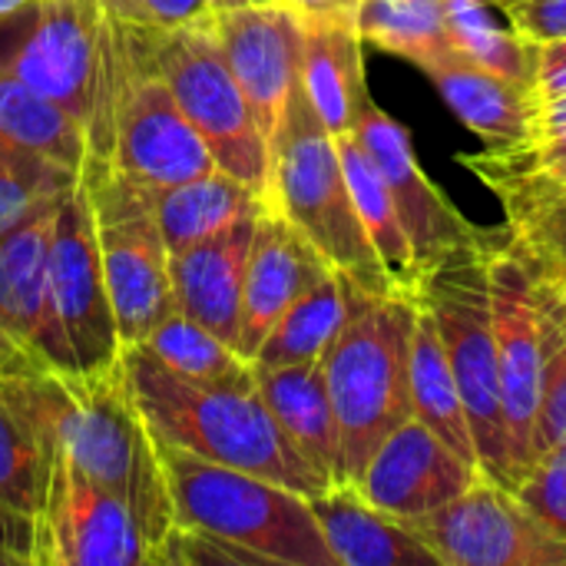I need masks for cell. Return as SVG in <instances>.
<instances>
[{"label": "cell", "instance_id": "1", "mask_svg": "<svg viewBox=\"0 0 566 566\" xmlns=\"http://www.w3.org/2000/svg\"><path fill=\"white\" fill-rule=\"evenodd\" d=\"M0 395L27 418L43 448H60L83 474L129 504L153 551L176 527L159 444L139 415L123 361L99 375L30 368L0 378Z\"/></svg>", "mask_w": 566, "mask_h": 566}, {"label": "cell", "instance_id": "2", "mask_svg": "<svg viewBox=\"0 0 566 566\" xmlns=\"http://www.w3.org/2000/svg\"><path fill=\"white\" fill-rule=\"evenodd\" d=\"M123 368L156 444L269 478L305 497L332 488L275 421L259 385L232 388L192 381L156 361L139 345L123 352Z\"/></svg>", "mask_w": 566, "mask_h": 566}, {"label": "cell", "instance_id": "3", "mask_svg": "<svg viewBox=\"0 0 566 566\" xmlns=\"http://www.w3.org/2000/svg\"><path fill=\"white\" fill-rule=\"evenodd\" d=\"M90 159H103L149 192L206 176L216 166L199 129L153 66L143 33L109 17L103 90L90 126Z\"/></svg>", "mask_w": 566, "mask_h": 566}, {"label": "cell", "instance_id": "4", "mask_svg": "<svg viewBox=\"0 0 566 566\" xmlns=\"http://www.w3.org/2000/svg\"><path fill=\"white\" fill-rule=\"evenodd\" d=\"M269 202L355 289L375 298L398 295L358 216L338 143L315 113L302 76L269 143Z\"/></svg>", "mask_w": 566, "mask_h": 566}, {"label": "cell", "instance_id": "5", "mask_svg": "<svg viewBox=\"0 0 566 566\" xmlns=\"http://www.w3.org/2000/svg\"><path fill=\"white\" fill-rule=\"evenodd\" d=\"M418 322L415 298H375L352 285L342 332L325 348V381L342 428L345 478L355 484L371 454L415 418L411 401V338Z\"/></svg>", "mask_w": 566, "mask_h": 566}, {"label": "cell", "instance_id": "6", "mask_svg": "<svg viewBox=\"0 0 566 566\" xmlns=\"http://www.w3.org/2000/svg\"><path fill=\"white\" fill-rule=\"evenodd\" d=\"M176 524L216 534L269 566H338L305 494L159 444Z\"/></svg>", "mask_w": 566, "mask_h": 566}, {"label": "cell", "instance_id": "7", "mask_svg": "<svg viewBox=\"0 0 566 566\" xmlns=\"http://www.w3.org/2000/svg\"><path fill=\"white\" fill-rule=\"evenodd\" d=\"M488 232L481 245L464 249L441 262L421 289V298L441 332L474 451L478 468L494 484L517 491V471L511 454V434L504 421V395H501V365H497V338L491 315V279H488Z\"/></svg>", "mask_w": 566, "mask_h": 566}, {"label": "cell", "instance_id": "8", "mask_svg": "<svg viewBox=\"0 0 566 566\" xmlns=\"http://www.w3.org/2000/svg\"><path fill=\"white\" fill-rule=\"evenodd\" d=\"M123 352L90 192L76 182L56 206L46 252L43 355L50 368L99 375L116 368Z\"/></svg>", "mask_w": 566, "mask_h": 566}, {"label": "cell", "instance_id": "9", "mask_svg": "<svg viewBox=\"0 0 566 566\" xmlns=\"http://www.w3.org/2000/svg\"><path fill=\"white\" fill-rule=\"evenodd\" d=\"M139 30V27H136ZM153 66L206 139L216 166L269 196V139L222 53L216 20L179 30H139Z\"/></svg>", "mask_w": 566, "mask_h": 566}, {"label": "cell", "instance_id": "10", "mask_svg": "<svg viewBox=\"0 0 566 566\" xmlns=\"http://www.w3.org/2000/svg\"><path fill=\"white\" fill-rule=\"evenodd\" d=\"M80 182L90 192L119 338L123 348H129L139 345L176 308L169 245L163 239L149 189L103 159H90Z\"/></svg>", "mask_w": 566, "mask_h": 566}, {"label": "cell", "instance_id": "11", "mask_svg": "<svg viewBox=\"0 0 566 566\" xmlns=\"http://www.w3.org/2000/svg\"><path fill=\"white\" fill-rule=\"evenodd\" d=\"M103 0H33L0 20V66L66 106L90 133L106 56Z\"/></svg>", "mask_w": 566, "mask_h": 566}, {"label": "cell", "instance_id": "12", "mask_svg": "<svg viewBox=\"0 0 566 566\" xmlns=\"http://www.w3.org/2000/svg\"><path fill=\"white\" fill-rule=\"evenodd\" d=\"M139 564H156V551L129 504L83 474L60 448H50L33 566Z\"/></svg>", "mask_w": 566, "mask_h": 566}, {"label": "cell", "instance_id": "13", "mask_svg": "<svg viewBox=\"0 0 566 566\" xmlns=\"http://www.w3.org/2000/svg\"><path fill=\"white\" fill-rule=\"evenodd\" d=\"M408 527L441 566H566V541L507 488L478 478L461 497Z\"/></svg>", "mask_w": 566, "mask_h": 566}, {"label": "cell", "instance_id": "14", "mask_svg": "<svg viewBox=\"0 0 566 566\" xmlns=\"http://www.w3.org/2000/svg\"><path fill=\"white\" fill-rule=\"evenodd\" d=\"M488 279H491V315L501 365L504 421L511 434V454L517 481L534 468V428L544 391V332L541 308L527 269L507 245V235L488 232ZM521 488V484H517Z\"/></svg>", "mask_w": 566, "mask_h": 566}, {"label": "cell", "instance_id": "15", "mask_svg": "<svg viewBox=\"0 0 566 566\" xmlns=\"http://www.w3.org/2000/svg\"><path fill=\"white\" fill-rule=\"evenodd\" d=\"M355 136L361 139L365 153L388 182V192L398 206L401 226L411 239L424 279L451 255L481 245L484 232L474 229L424 176L411 146V133L401 123H395L385 109H378L371 96L358 106Z\"/></svg>", "mask_w": 566, "mask_h": 566}, {"label": "cell", "instance_id": "16", "mask_svg": "<svg viewBox=\"0 0 566 566\" xmlns=\"http://www.w3.org/2000/svg\"><path fill=\"white\" fill-rule=\"evenodd\" d=\"M216 33L262 136L272 143L292 86L302 76L305 27L275 0L216 13Z\"/></svg>", "mask_w": 566, "mask_h": 566}, {"label": "cell", "instance_id": "17", "mask_svg": "<svg viewBox=\"0 0 566 566\" xmlns=\"http://www.w3.org/2000/svg\"><path fill=\"white\" fill-rule=\"evenodd\" d=\"M481 471L451 451L424 421L408 418L365 464L355 488L385 514L415 521L461 497Z\"/></svg>", "mask_w": 566, "mask_h": 566}, {"label": "cell", "instance_id": "18", "mask_svg": "<svg viewBox=\"0 0 566 566\" xmlns=\"http://www.w3.org/2000/svg\"><path fill=\"white\" fill-rule=\"evenodd\" d=\"M328 272L332 265L322 252L285 216L275 209L259 216L242 292L239 355L252 361L289 305Z\"/></svg>", "mask_w": 566, "mask_h": 566}, {"label": "cell", "instance_id": "19", "mask_svg": "<svg viewBox=\"0 0 566 566\" xmlns=\"http://www.w3.org/2000/svg\"><path fill=\"white\" fill-rule=\"evenodd\" d=\"M56 206L40 209L0 235V378L50 368L43 355L46 252Z\"/></svg>", "mask_w": 566, "mask_h": 566}, {"label": "cell", "instance_id": "20", "mask_svg": "<svg viewBox=\"0 0 566 566\" xmlns=\"http://www.w3.org/2000/svg\"><path fill=\"white\" fill-rule=\"evenodd\" d=\"M255 222L259 219L235 222L209 239L169 252L176 308L196 318L212 335H219L235 352H239L242 292H245V269L255 239Z\"/></svg>", "mask_w": 566, "mask_h": 566}, {"label": "cell", "instance_id": "21", "mask_svg": "<svg viewBox=\"0 0 566 566\" xmlns=\"http://www.w3.org/2000/svg\"><path fill=\"white\" fill-rule=\"evenodd\" d=\"M308 504L338 566H441L408 521L378 511L355 484H332Z\"/></svg>", "mask_w": 566, "mask_h": 566}, {"label": "cell", "instance_id": "22", "mask_svg": "<svg viewBox=\"0 0 566 566\" xmlns=\"http://www.w3.org/2000/svg\"><path fill=\"white\" fill-rule=\"evenodd\" d=\"M255 385L275 421L305 454V461L328 484H348L342 461V428L335 418L322 358L279 368H255Z\"/></svg>", "mask_w": 566, "mask_h": 566}, {"label": "cell", "instance_id": "23", "mask_svg": "<svg viewBox=\"0 0 566 566\" xmlns=\"http://www.w3.org/2000/svg\"><path fill=\"white\" fill-rule=\"evenodd\" d=\"M302 53V86L332 136L352 133L358 106L368 99L358 13L308 20Z\"/></svg>", "mask_w": 566, "mask_h": 566}, {"label": "cell", "instance_id": "24", "mask_svg": "<svg viewBox=\"0 0 566 566\" xmlns=\"http://www.w3.org/2000/svg\"><path fill=\"white\" fill-rule=\"evenodd\" d=\"M428 76L438 83L444 103L461 116V123L491 146H507L531 136V119L537 109L531 86L491 73L464 56L431 66Z\"/></svg>", "mask_w": 566, "mask_h": 566}, {"label": "cell", "instance_id": "25", "mask_svg": "<svg viewBox=\"0 0 566 566\" xmlns=\"http://www.w3.org/2000/svg\"><path fill=\"white\" fill-rule=\"evenodd\" d=\"M156 219L169 252H179L199 239H209L235 222L259 219L272 209L269 196L255 192L242 179L212 169L189 182L153 192Z\"/></svg>", "mask_w": 566, "mask_h": 566}, {"label": "cell", "instance_id": "26", "mask_svg": "<svg viewBox=\"0 0 566 566\" xmlns=\"http://www.w3.org/2000/svg\"><path fill=\"white\" fill-rule=\"evenodd\" d=\"M0 136L20 149L83 176L90 163V133L86 126L56 99L33 90L20 76L0 66Z\"/></svg>", "mask_w": 566, "mask_h": 566}, {"label": "cell", "instance_id": "27", "mask_svg": "<svg viewBox=\"0 0 566 566\" xmlns=\"http://www.w3.org/2000/svg\"><path fill=\"white\" fill-rule=\"evenodd\" d=\"M335 143H338V156H342V166H345L358 216H361V222H365V229H368V235H371V242H375V249L381 255V265H385L395 292L401 298L418 302L421 289H424V275L418 269L411 239H408V232L401 226L398 206H395V199L388 192V182L381 179L378 166L365 153L355 129L335 136Z\"/></svg>", "mask_w": 566, "mask_h": 566}, {"label": "cell", "instance_id": "28", "mask_svg": "<svg viewBox=\"0 0 566 566\" xmlns=\"http://www.w3.org/2000/svg\"><path fill=\"white\" fill-rule=\"evenodd\" d=\"M411 401H415V418L424 421L451 451H458L464 461L478 468L468 411H464L438 322L424 302H418V322H415V338H411Z\"/></svg>", "mask_w": 566, "mask_h": 566}, {"label": "cell", "instance_id": "29", "mask_svg": "<svg viewBox=\"0 0 566 566\" xmlns=\"http://www.w3.org/2000/svg\"><path fill=\"white\" fill-rule=\"evenodd\" d=\"M348 305H352V282L332 269L305 295H298L289 305V312L275 322V328L262 342L252 365L279 368V365H298V361L322 358L325 348L342 332V325L348 318Z\"/></svg>", "mask_w": 566, "mask_h": 566}, {"label": "cell", "instance_id": "30", "mask_svg": "<svg viewBox=\"0 0 566 566\" xmlns=\"http://www.w3.org/2000/svg\"><path fill=\"white\" fill-rule=\"evenodd\" d=\"M358 30L361 40L415 60L424 73L461 56L448 27V0H361Z\"/></svg>", "mask_w": 566, "mask_h": 566}, {"label": "cell", "instance_id": "31", "mask_svg": "<svg viewBox=\"0 0 566 566\" xmlns=\"http://www.w3.org/2000/svg\"><path fill=\"white\" fill-rule=\"evenodd\" d=\"M133 348V345H129ZM156 361L172 368L182 378L206 381V385H232V388H255V368L249 358H242L232 345H226L219 335L202 328L186 312L172 308L143 342Z\"/></svg>", "mask_w": 566, "mask_h": 566}, {"label": "cell", "instance_id": "32", "mask_svg": "<svg viewBox=\"0 0 566 566\" xmlns=\"http://www.w3.org/2000/svg\"><path fill=\"white\" fill-rule=\"evenodd\" d=\"M491 7V0H448V27L454 50L464 60L534 90L537 46L527 43L514 27H501Z\"/></svg>", "mask_w": 566, "mask_h": 566}, {"label": "cell", "instance_id": "33", "mask_svg": "<svg viewBox=\"0 0 566 566\" xmlns=\"http://www.w3.org/2000/svg\"><path fill=\"white\" fill-rule=\"evenodd\" d=\"M50 474V451L27 418L0 395V504L36 527Z\"/></svg>", "mask_w": 566, "mask_h": 566}, {"label": "cell", "instance_id": "34", "mask_svg": "<svg viewBox=\"0 0 566 566\" xmlns=\"http://www.w3.org/2000/svg\"><path fill=\"white\" fill-rule=\"evenodd\" d=\"M80 179L0 136V235L60 202Z\"/></svg>", "mask_w": 566, "mask_h": 566}, {"label": "cell", "instance_id": "35", "mask_svg": "<svg viewBox=\"0 0 566 566\" xmlns=\"http://www.w3.org/2000/svg\"><path fill=\"white\" fill-rule=\"evenodd\" d=\"M544 391L534 428V464L566 438V335H544Z\"/></svg>", "mask_w": 566, "mask_h": 566}, {"label": "cell", "instance_id": "36", "mask_svg": "<svg viewBox=\"0 0 566 566\" xmlns=\"http://www.w3.org/2000/svg\"><path fill=\"white\" fill-rule=\"evenodd\" d=\"M156 564L172 566H269L259 554L242 551L216 534L196 531V527H182L176 524L169 531V537L163 541Z\"/></svg>", "mask_w": 566, "mask_h": 566}, {"label": "cell", "instance_id": "37", "mask_svg": "<svg viewBox=\"0 0 566 566\" xmlns=\"http://www.w3.org/2000/svg\"><path fill=\"white\" fill-rule=\"evenodd\" d=\"M106 13L139 30H179L216 20L209 0H103Z\"/></svg>", "mask_w": 566, "mask_h": 566}, {"label": "cell", "instance_id": "38", "mask_svg": "<svg viewBox=\"0 0 566 566\" xmlns=\"http://www.w3.org/2000/svg\"><path fill=\"white\" fill-rule=\"evenodd\" d=\"M560 541H566V454L541 458L514 491Z\"/></svg>", "mask_w": 566, "mask_h": 566}, {"label": "cell", "instance_id": "39", "mask_svg": "<svg viewBox=\"0 0 566 566\" xmlns=\"http://www.w3.org/2000/svg\"><path fill=\"white\" fill-rule=\"evenodd\" d=\"M491 3L534 46L566 40V0H491Z\"/></svg>", "mask_w": 566, "mask_h": 566}, {"label": "cell", "instance_id": "40", "mask_svg": "<svg viewBox=\"0 0 566 566\" xmlns=\"http://www.w3.org/2000/svg\"><path fill=\"white\" fill-rule=\"evenodd\" d=\"M504 149L514 159L527 163V166L547 169V172L566 179V129L547 133V136H531V139H521V143H507Z\"/></svg>", "mask_w": 566, "mask_h": 566}, {"label": "cell", "instance_id": "41", "mask_svg": "<svg viewBox=\"0 0 566 566\" xmlns=\"http://www.w3.org/2000/svg\"><path fill=\"white\" fill-rule=\"evenodd\" d=\"M537 103L566 96V40L537 46V80H534Z\"/></svg>", "mask_w": 566, "mask_h": 566}, {"label": "cell", "instance_id": "42", "mask_svg": "<svg viewBox=\"0 0 566 566\" xmlns=\"http://www.w3.org/2000/svg\"><path fill=\"white\" fill-rule=\"evenodd\" d=\"M0 551H7L20 566H33V554H36V527L10 514L3 504H0Z\"/></svg>", "mask_w": 566, "mask_h": 566}, {"label": "cell", "instance_id": "43", "mask_svg": "<svg viewBox=\"0 0 566 566\" xmlns=\"http://www.w3.org/2000/svg\"><path fill=\"white\" fill-rule=\"evenodd\" d=\"M285 10H292L302 23L322 20V17H342V13H358L361 0H275Z\"/></svg>", "mask_w": 566, "mask_h": 566}, {"label": "cell", "instance_id": "44", "mask_svg": "<svg viewBox=\"0 0 566 566\" xmlns=\"http://www.w3.org/2000/svg\"><path fill=\"white\" fill-rule=\"evenodd\" d=\"M216 13H226V10H239V7H252V3H265V0H209Z\"/></svg>", "mask_w": 566, "mask_h": 566}, {"label": "cell", "instance_id": "45", "mask_svg": "<svg viewBox=\"0 0 566 566\" xmlns=\"http://www.w3.org/2000/svg\"><path fill=\"white\" fill-rule=\"evenodd\" d=\"M33 0H0V20L3 17H13V13H20V10H27Z\"/></svg>", "mask_w": 566, "mask_h": 566}, {"label": "cell", "instance_id": "46", "mask_svg": "<svg viewBox=\"0 0 566 566\" xmlns=\"http://www.w3.org/2000/svg\"><path fill=\"white\" fill-rule=\"evenodd\" d=\"M0 566H20V564H17L7 551H0Z\"/></svg>", "mask_w": 566, "mask_h": 566}]
</instances>
